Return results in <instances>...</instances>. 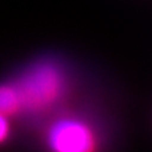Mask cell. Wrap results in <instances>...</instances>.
Wrapping results in <instances>:
<instances>
[{"label":"cell","instance_id":"obj_1","mask_svg":"<svg viewBox=\"0 0 152 152\" xmlns=\"http://www.w3.org/2000/svg\"><path fill=\"white\" fill-rule=\"evenodd\" d=\"M18 92L20 110L40 112L53 105L64 95L67 79L53 60H40L28 67L12 84Z\"/></svg>","mask_w":152,"mask_h":152},{"label":"cell","instance_id":"obj_2","mask_svg":"<svg viewBox=\"0 0 152 152\" xmlns=\"http://www.w3.org/2000/svg\"><path fill=\"white\" fill-rule=\"evenodd\" d=\"M47 143L56 152H87L94 148L95 137L84 121L66 118L50 127Z\"/></svg>","mask_w":152,"mask_h":152},{"label":"cell","instance_id":"obj_3","mask_svg":"<svg viewBox=\"0 0 152 152\" xmlns=\"http://www.w3.org/2000/svg\"><path fill=\"white\" fill-rule=\"evenodd\" d=\"M20 110L19 97L15 87L12 84L0 86V113L10 115Z\"/></svg>","mask_w":152,"mask_h":152},{"label":"cell","instance_id":"obj_4","mask_svg":"<svg viewBox=\"0 0 152 152\" xmlns=\"http://www.w3.org/2000/svg\"><path fill=\"white\" fill-rule=\"evenodd\" d=\"M8 132H10V124L7 120V115L0 113V143L7 137Z\"/></svg>","mask_w":152,"mask_h":152}]
</instances>
